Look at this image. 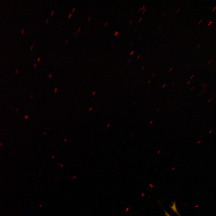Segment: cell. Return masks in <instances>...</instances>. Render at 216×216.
Wrapping results in <instances>:
<instances>
[{
    "mask_svg": "<svg viewBox=\"0 0 216 216\" xmlns=\"http://www.w3.org/2000/svg\"><path fill=\"white\" fill-rule=\"evenodd\" d=\"M155 74L154 73H153L152 76V77H154V76Z\"/></svg>",
    "mask_w": 216,
    "mask_h": 216,
    "instance_id": "cell-29",
    "label": "cell"
},
{
    "mask_svg": "<svg viewBox=\"0 0 216 216\" xmlns=\"http://www.w3.org/2000/svg\"><path fill=\"white\" fill-rule=\"evenodd\" d=\"M210 23H208V26H209V25H210Z\"/></svg>",
    "mask_w": 216,
    "mask_h": 216,
    "instance_id": "cell-51",
    "label": "cell"
},
{
    "mask_svg": "<svg viewBox=\"0 0 216 216\" xmlns=\"http://www.w3.org/2000/svg\"><path fill=\"white\" fill-rule=\"evenodd\" d=\"M160 152V151H159V152H158V153H159V152Z\"/></svg>",
    "mask_w": 216,
    "mask_h": 216,
    "instance_id": "cell-58",
    "label": "cell"
},
{
    "mask_svg": "<svg viewBox=\"0 0 216 216\" xmlns=\"http://www.w3.org/2000/svg\"><path fill=\"white\" fill-rule=\"evenodd\" d=\"M150 81H148V83H149L150 82Z\"/></svg>",
    "mask_w": 216,
    "mask_h": 216,
    "instance_id": "cell-56",
    "label": "cell"
},
{
    "mask_svg": "<svg viewBox=\"0 0 216 216\" xmlns=\"http://www.w3.org/2000/svg\"><path fill=\"white\" fill-rule=\"evenodd\" d=\"M212 21H210V22H209V23H210V24H211V23H212Z\"/></svg>",
    "mask_w": 216,
    "mask_h": 216,
    "instance_id": "cell-48",
    "label": "cell"
},
{
    "mask_svg": "<svg viewBox=\"0 0 216 216\" xmlns=\"http://www.w3.org/2000/svg\"><path fill=\"white\" fill-rule=\"evenodd\" d=\"M135 103H136V101H134V102L133 103V105H134V104H135Z\"/></svg>",
    "mask_w": 216,
    "mask_h": 216,
    "instance_id": "cell-44",
    "label": "cell"
},
{
    "mask_svg": "<svg viewBox=\"0 0 216 216\" xmlns=\"http://www.w3.org/2000/svg\"><path fill=\"white\" fill-rule=\"evenodd\" d=\"M68 40H66L65 41V43H66L68 42Z\"/></svg>",
    "mask_w": 216,
    "mask_h": 216,
    "instance_id": "cell-35",
    "label": "cell"
},
{
    "mask_svg": "<svg viewBox=\"0 0 216 216\" xmlns=\"http://www.w3.org/2000/svg\"><path fill=\"white\" fill-rule=\"evenodd\" d=\"M159 108H158L156 110V112H158L159 111Z\"/></svg>",
    "mask_w": 216,
    "mask_h": 216,
    "instance_id": "cell-28",
    "label": "cell"
},
{
    "mask_svg": "<svg viewBox=\"0 0 216 216\" xmlns=\"http://www.w3.org/2000/svg\"><path fill=\"white\" fill-rule=\"evenodd\" d=\"M140 55H139L138 56H137V59H138V58H139V57H140Z\"/></svg>",
    "mask_w": 216,
    "mask_h": 216,
    "instance_id": "cell-33",
    "label": "cell"
},
{
    "mask_svg": "<svg viewBox=\"0 0 216 216\" xmlns=\"http://www.w3.org/2000/svg\"><path fill=\"white\" fill-rule=\"evenodd\" d=\"M215 8H216V7H215L214 8V9H215Z\"/></svg>",
    "mask_w": 216,
    "mask_h": 216,
    "instance_id": "cell-55",
    "label": "cell"
},
{
    "mask_svg": "<svg viewBox=\"0 0 216 216\" xmlns=\"http://www.w3.org/2000/svg\"><path fill=\"white\" fill-rule=\"evenodd\" d=\"M80 27H79V28H78V30H77L78 32H79V30H80Z\"/></svg>",
    "mask_w": 216,
    "mask_h": 216,
    "instance_id": "cell-34",
    "label": "cell"
},
{
    "mask_svg": "<svg viewBox=\"0 0 216 216\" xmlns=\"http://www.w3.org/2000/svg\"><path fill=\"white\" fill-rule=\"evenodd\" d=\"M145 10H146V9H144L143 11L142 12V14H143V13H144V12H145Z\"/></svg>",
    "mask_w": 216,
    "mask_h": 216,
    "instance_id": "cell-25",
    "label": "cell"
},
{
    "mask_svg": "<svg viewBox=\"0 0 216 216\" xmlns=\"http://www.w3.org/2000/svg\"><path fill=\"white\" fill-rule=\"evenodd\" d=\"M95 93H96L95 92V91L93 92L92 93V95L94 96L95 94Z\"/></svg>",
    "mask_w": 216,
    "mask_h": 216,
    "instance_id": "cell-10",
    "label": "cell"
},
{
    "mask_svg": "<svg viewBox=\"0 0 216 216\" xmlns=\"http://www.w3.org/2000/svg\"><path fill=\"white\" fill-rule=\"evenodd\" d=\"M131 59H130L129 60V61H128V63H129L130 62V61H131Z\"/></svg>",
    "mask_w": 216,
    "mask_h": 216,
    "instance_id": "cell-40",
    "label": "cell"
},
{
    "mask_svg": "<svg viewBox=\"0 0 216 216\" xmlns=\"http://www.w3.org/2000/svg\"><path fill=\"white\" fill-rule=\"evenodd\" d=\"M165 86H166V84H164L162 85V86H161V88H164L165 87Z\"/></svg>",
    "mask_w": 216,
    "mask_h": 216,
    "instance_id": "cell-5",
    "label": "cell"
},
{
    "mask_svg": "<svg viewBox=\"0 0 216 216\" xmlns=\"http://www.w3.org/2000/svg\"><path fill=\"white\" fill-rule=\"evenodd\" d=\"M75 7H74L73 8L72 10V12H73L75 10Z\"/></svg>",
    "mask_w": 216,
    "mask_h": 216,
    "instance_id": "cell-7",
    "label": "cell"
},
{
    "mask_svg": "<svg viewBox=\"0 0 216 216\" xmlns=\"http://www.w3.org/2000/svg\"><path fill=\"white\" fill-rule=\"evenodd\" d=\"M143 9H144L143 8H141V10H143Z\"/></svg>",
    "mask_w": 216,
    "mask_h": 216,
    "instance_id": "cell-49",
    "label": "cell"
},
{
    "mask_svg": "<svg viewBox=\"0 0 216 216\" xmlns=\"http://www.w3.org/2000/svg\"><path fill=\"white\" fill-rule=\"evenodd\" d=\"M24 31V29H22L21 31V33L22 34L23 33Z\"/></svg>",
    "mask_w": 216,
    "mask_h": 216,
    "instance_id": "cell-19",
    "label": "cell"
},
{
    "mask_svg": "<svg viewBox=\"0 0 216 216\" xmlns=\"http://www.w3.org/2000/svg\"><path fill=\"white\" fill-rule=\"evenodd\" d=\"M108 23V22H106L104 24V26L105 27L107 25Z\"/></svg>",
    "mask_w": 216,
    "mask_h": 216,
    "instance_id": "cell-12",
    "label": "cell"
},
{
    "mask_svg": "<svg viewBox=\"0 0 216 216\" xmlns=\"http://www.w3.org/2000/svg\"><path fill=\"white\" fill-rule=\"evenodd\" d=\"M133 43H134V41H132V42L131 43L130 45H131L133 44Z\"/></svg>",
    "mask_w": 216,
    "mask_h": 216,
    "instance_id": "cell-37",
    "label": "cell"
},
{
    "mask_svg": "<svg viewBox=\"0 0 216 216\" xmlns=\"http://www.w3.org/2000/svg\"><path fill=\"white\" fill-rule=\"evenodd\" d=\"M33 47V46H31V48H30L31 50H32Z\"/></svg>",
    "mask_w": 216,
    "mask_h": 216,
    "instance_id": "cell-36",
    "label": "cell"
},
{
    "mask_svg": "<svg viewBox=\"0 0 216 216\" xmlns=\"http://www.w3.org/2000/svg\"><path fill=\"white\" fill-rule=\"evenodd\" d=\"M40 57H39L38 58V59H37V61H38V62H39V61H40Z\"/></svg>",
    "mask_w": 216,
    "mask_h": 216,
    "instance_id": "cell-15",
    "label": "cell"
},
{
    "mask_svg": "<svg viewBox=\"0 0 216 216\" xmlns=\"http://www.w3.org/2000/svg\"><path fill=\"white\" fill-rule=\"evenodd\" d=\"M118 31H116V32L115 33V34H114L115 35V36H116V35L118 34Z\"/></svg>",
    "mask_w": 216,
    "mask_h": 216,
    "instance_id": "cell-4",
    "label": "cell"
},
{
    "mask_svg": "<svg viewBox=\"0 0 216 216\" xmlns=\"http://www.w3.org/2000/svg\"><path fill=\"white\" fill-rule=\"evenodd\" d=\"M212 100V99H210L208 101V102H210L211 100Z\"/></svg>",
    "mask_w": 216,
    "mask_h": 216,
    "instance_id": "cell-31",
    "label": "cell"
},
{
    "mask_svg": "<svg viewBox=\"0 0 216 216\" xmlns=\"http://www.w3.org/2000/svg\"><path fill=\"white\" fill-rule=\"evenodd\" d=\"M142 20V18H141L139 19V22H140V21H141Z\"/></svg>",
    "mask_w": 216,
    "mask_h": 216,
    "instance_id": "cell-24",
    "label": "cell"
},
{
    "mask_svg": "<svg viewBox=\"0 0 216 216\" xmlns=\"http://www.w3.org/2000/svg\"><path fill=\"white\" fill-rule=\"evenodd\" d=\"M201 142V141H199L198 142H197V143L198 144L199 143H200Z\"/></svg>",
    "mask_w": 216,
    "mask_h": 216,
    "instance_id": "cell-46",
    "label": "cell"
},
{
    "mask_svg": "<svg viewBox=\"0 0 216 216\" xmlns=\"http://www.w3.org/2000/svg\"><path fill=\"white\" fill-rule=\"evenodd\" d=\"M133 52H134V51H132L130 54V55H132Z\"/></svg>",
    "mask_w": 216,
    "mask_h": 216,
    "instance_id": "cell-20",
    "label": "cell"
},
{
    "mask_svg": "<svg viewBox=\"0 0 216 216\" xmlns=\"http://www.w3.org/2000/svg\"><path fill=\"white\" fill-rule=\"evenodd\" d=\"M145 7V6L144 5H143V7H142V8H144V7Z\"/></svg>",
    "mask_w": 216,
    "mask_h": 216,
    "instance_id": "cell-47",
    "label": "cell"
},
{
    "mask_svg": "<svg viewBox=\"0 0 216 216\" xmlns=\"http://www.w3.org/2000/svg\"><path fill=\"white\" fill-rule=\"evenodd\" d=\"M137 29V28H136L134 30V32H135L136 31V30Z\"/></svg>",
    "mask_w": 216,
    "mask_h": 216,
    "instance_id": "cell-43",
    "label": "cell"
},
{
    "mask_svg": "<svg viewBox=\"0 0 216 216\" xmlns=\"http://www.w3.org/2000/svg\"><path fill=\"white\" fill-rule=\"evenodd\" d=\"M92 107H90L88 109L89 111H91V110H92Z\"/></svg>",
    "mask_w": 216,
    "mask_h": 216,
    "instance_id": "cell-16",
    "label": "cell"
},
{
    "mask_svg": "<svg viewBox=\"0 0 216 216\" xmlns=\"http://www.w3.org/2000/svg\"><path fill=\"white\" fill-rule=\"evenodd\" d=\"M212 131V130H211L208 133H210Z\"/></svg>",
    "mask_w": 216,
    "mask_h": 216,
    "instance_id": "cell-52",
    "label": "cell"
},
{
    "mask_svg": "<svg viewBox=\"0 0 216 216\" xmlns=\"http://www.w3.org/2000/svg\"><path fill=\"white\" fill-rule=\"evenodd\" d=\"M141 8H140L139 9V10H138V11L139 12L140 11V10L141 9Z\"/></svg>",
    "mask_w": 216,
    "mask_h": 216,
    "instance_id": "cell-41",
    "label": "cell"
},
{
    "mask_svg": "<svg viewBox=\"0 0 216 216\" xmlns=\"http://www.w3.org/2000/svg\"><path fill=\"white\" fill-rule=\"evenodd\" d=\"M194 88H195V87H194V86H193V87H192L190 89V90H193Z\"/></svg>",
    "mask_w": 216,
    "mask_h": 216,
    "instance_id": "cell-18",
    "label": "cell"
},
{
    "mask_svg": "<svg viewBox=\"0 0 216 216\" xmlns=\"http://www.w3.org/2000/svg\"><path fill=\"white\" fill-rule=\"evenodd\" d=\"M169 102V101H168L167 102V104H168Z\"/></svg>",
    "mask_w": 216,
    "mask_h": 216,
    "instance_id": "cell-54",
    "label": "cell"
},
{
    "mask_svg": "<svg viewBox=\"0 0 216 216\" xmlns=\"http://www.w3.org/2000/svg\"><path fill=\"white\" fill-rule=\"evenodd\" d=\"M161 26H162V25H160V27L159 28V29H160V27H161Z\"/></svg>",
    "mask_w": 216,
    "mask_h": 216,
    "instance_id": "cell-45",
    "label": "cell"
},
{
    "mask_svg": "<svg viewBox=\"0 0 216 216\" xmlns=\"http://www.w3.org/2000/svg\"><path fill=\"white\" fill-rule=\"evenodd\" d=\"M173 19V18H172L171 20H170V21H171Z\"/></svg>",
    "mask_w": 216,
    "mask_h": 216,
    "instance_id": "cell-53",
    "label": "cell"
},
{
    "mask_svg": "<svg viewBox=\"0 0 216 216\" xmlns=\"http://www.w3.org/2000/svg\"><path fill=\"white\" fill-rule=\"evenodd\" d=\"M165 214L166 216H171L169 214H168L166 212H165Z\"/></svg>",
    "mask_w": 216,
    "mask_h": 216,
    "instance_id": "cell-3",
    "label": "cell"
},
{
    "mask_svg": "<svg viewBox=\"0 0 216 216\" xmlns=\"http://www.w3.org/2000/svg\"><path fill=\"white\" fill-rule=\"evenodd\" d=\"M90 18V16H89V17H88V19L87 20H88V21H89Z\"/></svg>",
    "mask_w": 216,
    "mask_h": 216,
    "instance_id": "cell-23",
    "label": "cell"
},
{
    "mask_svg": "<svg viewBox=\"0 0 216 216\" xmlns=\"http://www.w3.org/2000/svg\"><path fill=\"white\" fill-rule=\"evenodd\" d=\"M72 14L71 13H70L68 15V18H70Z\"/></svg>",
    "mask_w": 216,
    "mask_h": 216,
    "instance_id": "cell-8",
    "label": "cell"
},
{
    "mask_svg": "<svg viewBox=\"0 0 216 216\" xmlns=\"http://www.w3.org/2000/svg\"><path fill=\"white\" fill-rule=\"evenodd\" d=\"M132 21L131 20H130L129 22V23H131V22H132Z\"/></svg>",
    "mask_w": 216,
    "mask_h": 216,
    "instance_id": "cell-30",
    "label": "cell"
},
{
    "mask_svg": "<svg viewBox=\"0 0 216 216\" xmlns=\"http://www.w3.org/2000/svg\"><path fill=\"white\" fill-rule=\"evenodd\" d=\"M152 121H151L149 123V124H151L152 123Z\"/></svg>",
    "mask_w": 216,
    "mask_h": 216,
    "instance_id": "cell-42",
    "label": "cell"
},
{
    "mask_svg": "<svg viewBox=\"0 0 216 216\" xmlns=\"http://www.w3.org/2000/svg\"><path fill=\"white\" fill-rule=\"evenodd\" d=\"M36 64H36V63H35V64H34V67H36Z\"/></svg>",
    "mask_w": 216,
    "mask_h": 216,
    "instance_id": "cell-26",
    "label": "cell"
},
{
    "mask_svg": "<svg viewBox=\"0 0 216 216\" xmlns=\"http://www.w3.org/2000/svg\"><path fill=\"white\" fill-rule=\"evenodd\" d=\"M51 76H52V74H50L48 76V78H50L51 77Z\"/></svg>",
    "mask_w": 216,
    "mask_h": 216,
    "instance_id": "cell-13",
    "label": "cell"
},
{
    "mask_svg": "<svg viewBox=\"0 0 216 216\" xmlns=\"http://www.w3.org/2000/svg\"><path fill=\"white\" fill-rule=\"evenodd\" d=\"M144 67H145L144 65L142 67L141 69L142 70L143 69V68H144Z\"/></svg>",
    "mask_w": 216,
    "mask_h": 216,
    "instance_id": "cell-27",
    "label": "cell"
},
{
    "mask_svg": "<svg viewBox=\"0 0 216 216\" xmlns=\"http://www.w3.org/2000/svg\"><path fill=\"white\" fill-rule=\"evenodd\" d=\"M194 77V75H193L192 76H191L190 77V79H192Z\"/></svg>",
    "mask_w": 216,
    "mask_h": 216,
    "instance_id": "cell-9",
    "label": "cell"
},
{
    "mask_svg": "<svg viewBox=\"0 0 216 216\" xmlns=\"http://www.w3.org/2000/svg\"><path fill=\"white\" fill-rule=\"evenodd\" d=\"M48 19H47L45 21V22L46 23H47L48 22Z\"/></svg>",
    "mask_w": 216,
    "mask_h": 216,
    "instance_id": "cell-17",
    "label": "cell"
},
{
    "mask_svg": "<svg viewBox=\"0 0 216 216\" xmlns=\"http://www.w3.org/2000/svg\"><path fill=\"white\" fill-rule=\"evenodd\" d=\"M174 169H175V168H173L172 169V170H173Z\"/></svg>",
    "mask_w": 216,
    "mask_h": 216,
    "instance_id": "cell-57",
    "label": "cell"
},
{
    "mask_svg": "<svg viewBox=\"0 0 216 216\" xmlns=\"http://www.w3.org/2000/svg\"><path fill=\"white\" fill-rule=\"evenodd\" d=\"M165 13L164 12H163V13H162V16H164L165 14Z\"/></svg>",
    "mask_w": 216,
    "mask_h": 216,
    "instance_id": "cell-21",
    "label": "cell"
},
{
    "mask_svg": "<svg viewBox=\"0 0 216 216\" xmlns=\"http://www.w3.org/2000/svg\"><path fill=\"white\" fill-rule=\"evenodd\" d=\"M54 10H52L51 11V13H50V15H51V16H53V14H54Z\"/></svg>",
    "mask_w": 216,
    "mask_h": 216,
    "instance_id": "cell-1",
    "label": "cell"
},
{
    "mask_svg": "<svg viewBox=\"0 0 216 216\" xmlns=\"http://www.w3.org/2000/svg\"><path fill=\"white\" fill-rule=\"evenodd\" d=\"M54 93H56L57 92V88H55L54 90Z\"/></svg>",
    "mask_w": 216,
    "mask_h": 216,
    "instance_id": "cell-2",
    "label": "cell"
},
{
    "mask_svg": "<svg viewBox=\"0 0 216 216\" xmlns=\"http://www.w3.org/2000/svg\"><path fill=\"white\" fill-rule=\"evenodd\" d=\"M180 9V8H179L177 10V11H176V12H178V11Z\"/></svg>",
    "mask_w": 216,
    "mask_h": 216,
    "instance_id": "cell-38",
    "label": "cell"
},
{
    "mask_svg": "<svg viewBox=\"0 0 216 216\" xmlns=\"http://www.w3.org/2000/svg\"><path fill=\"white\" fill-rule=\"evenodd\" d=\"M172 70V68H171L169 70V72H171Z\"/></svg>",
    "mask_w": 216,
    "mask_h": 216,
    "instance_id": "cell-14",
    "label": "cell"
},
{
    "mask_svg": "<svg viewBox=\"0 0 216 216\" xmlns=\"http://www.w3.org/2000/svg\"><path fill=\"white\" fill-rule=\"evenodd\" d=\"M175 84V82H173L172 84V86L173 85Z\"/></svg>",
    "mask_w": 216,
    "mask_h": 216,
    "instance_id": "cell-39",
    "label": "cell"
},
{
    "mask_svg": "<svg viewBox=\"0 0 216 216\" xmlns=\"http://www.w3.org/2000/svg\"><path fill=\"white\" fill-rule=\"evenodd\" d=\"M202 19L199 22L198 24H199L200 23V22H202Z\"/></svg>",
    "mask_w": 216,
    "mask_h": 216,
    "instance_id": "cell-22",
    "label": "cell"
},
{
    "mask_svg": "<svg viewBox=\"0 0 216 216\" xmlns=\"http://www.w3.org/2000/svg\"><path fill=\"white\" fill-rule=\"evenodd\" d=\"M200 43H199V44H198V45L197 46V47H196V48H197V49H198V48L200 47Z\"/></svg>",
    "mask_w": 216,
    "mask_h": 216,
    "instance_id": "cell-6",
    "label": "cell"
},
{
    "mask_svg": "<svg viewBox=\"0 0 216 216\" xmlns=\"http://www.w3.org/2000/svg\"><path fill=\"white\" fill-rule=\"evenodd\" d=\"M212 61V60H210L209 62H208V64H210Z\"/></svg>",
    "mask_w": 216,
    "mask_h": 216,
    "instance_id": "cell-32",
    "label": "cell"
},
{
    "mask_svg": "<svg viewBox=\"0 0 216 216\" xmlns=\"http://www.w3.org/2000/svg\"><path fill=\"white\" fill-rule=\"evenodd\" d=\"M214 9H213V10H212V11H214Z\"/></svg>",
    "mask_w": 216,
    "mask_h": 216,
    "instance_id": "cell-50",
    "label": "cell"
},
{
    "mask_svg": "<svg viewBox=\"0 0 216 216\" xmlns=\"http://www.w3.org/2000/svg\"><path fill=\"white\" fill-rule=\"evenodd\" d=\"M190 80L188 81V82H187L186 83V84H187V85H188V84H189L190 83Z\"/></svg>",
    "mask_w": 216,
    "mask_h": 216,
    "instance_id": "cell-11",
    "label": "cell"
}]
</instances>
